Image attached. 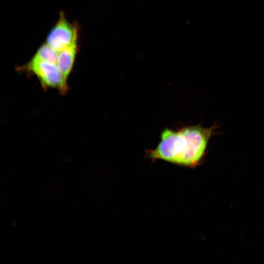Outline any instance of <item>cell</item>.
Wrapping results in <instances>:
<instances>
[{"label":"cell","mask_w":264,"mask_h":264,"mask_svg":"<svg viewBox=\"0 0 264 264\" xmlns=\"http://www.w3.org/2000/svg\"><path fill=\"white\" fill-rule=\"evenodd\" d=\"M219 128L215 123L210 128L198 124L176 130L165 128L156 147L146 151L147 157L181 166L195 167L205 155L211 137L219 133Z\"/></svg>","instance_id":"cell-1"},{"label":"cell","mask_w":264,"mask_h":264,"mask_svg":"<svg viewBox=\"0 0 264 264\" xmlns=\"http://www.w3.org/2000/svg\"><path fill=\"white\" fill-rule=\"evenodd\" d=\"M20 69L34 74L44 89L56 88L62 94H65L67 91V81L55 63L33 56Z\"/></svg>","instance_id":"cell-2"},{"label":"cell","mask_w":264,"mask_h":264,"mask_svg":"<svg viewBox=\"0 0 264 264\" xmlns=\"http://www.w3.org/2000/svg\"><path fill=\"white\" fill-rule=\"evenodd\" d=\"M78 25L70 22L62 12L55 25L48 33L46 42L59 51L78 40Z\"/></svg>","instance_id":"cell-3"},{"label":"cell","mask_w":264,"mask_h":264,"mask_svg":"<svg viewBox=\"0 0 264 264\" xmlns=\"http://www.w3.org/2000/svg\"><path fill=\"white\" fill-rule=\"evenodd\" d=\"M78 50L77 40L59 51L57 65L64 77L67 81L73 69Z\"/></svg>","instance_id":"cell-4"},{"label":"cell","mask_w":264,"mask_h":264,"mask_svg":"<svg viewBox=\"0 0 264 264\" xmlns=\"http://www.w3.org/2000/svg\"><path fill=\"white\" fill-rule=\"evenodd\" d=\"M58 53L59 51L45 43L39 47L34 56L42 60L57 64Z\"/></svg>","instance_id":"cell-5"}]
</instances>
